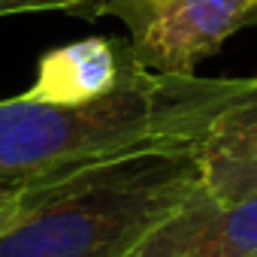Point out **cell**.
Listing matches in <instances>:
<instances>
[{
    "label": "cell",
    "instance_id": "8992f818",
    "mask_svg": "<svg viewBox=\"0 0 257 257\" xmlns=\"http://www.w3.org/2000/svg\"><path fill=\"white\" fill-rule=\"evenodd\" d=\"M236 155H257V88L215 121L203 146V158H236Z\"/></svg>",
    "mask_w": 257,
    "mask_h": 257
},
{
    "label": "cell",
    "instance_id": "7a4b0ae2",
    "mask_svg": "<svg viewBox=\"0 0 257 257\" xmlns=\"http://www.w3.org/2000/svg\"><path fill=\"white\" fill-rule=\"evenodd\" d=\"M25 182L31 206L0 257H124L203 185V149H143Z\"/></svg>",
    "mask_w": 257,
    "mask_h": 257
},
{
    "label": "cell",
    "instance_id": "6da1fadb",
    "mask_svg": "<svg viewBox=\"0 0 257 257\" xmlns=\"http://www.w3.org/2000/svg\"><path fill=\"white\" fill-rule=\"evenodd\" d=\"M257 88V76H173L134 67L88 100H0V182H25L143 149L206 146L215 121Z\"/></svg>",
    "mask_w": 257,
    "mask_h": 257
},
{
    "label": "cell",
    "instance_id": "9c48e42d",
    "mask_svg": "<svg viewBox=\"0 0 257 257\" xmlns=\"http://www.w3.org/2000/svg\"><path fill=\"white\" fill-rule=\"evenodd\" d=\"M85 0H0V19L22 13H46V10H76Z\"/></svg>",
    "mask_w": 257,
    "mask_h": 257
},
{
    "label": "cell",
    "instance_id": "3957f363",
    "mask_svg": "<svg viewBox=\"0 0 257 257\" xmlns=\"http://www.w3.org/2000/svg\"><path fill=\"white\" fill-rule=\"evenodd\" d=\"M82 19H118L140 67L191 76L233 34L257 22V0H85Z\"/></svg>",
    "mask_w": 257,
    "mask_h": 257
},
{
    "label": "cell",
    "instance_id": "ba28073f",
    "mask_svg": "<svg viewBox=\"0 0 257 257\" xmlns=\"http://www.w3.org/2000/svg\"><path fill=\"white\" fill-rule=\"evenodd\" d=\"M28 182H0V236H7L28 212Z\"/></svg>",
    "mask_w": 257,
    "mask_h": 257
},
{
    "label": "cell",
    "instance_id": "277c9868",
    "mask_svg": "<svg viewBox=\"0 0 257 257\" xmlns=\"http://www.w3.org/2000/svg\"><path fill=\"white\" fill-rule=\"evenodd\" d=\"M124 257H257V191L221 200L200 185Z\"/></svg>",
    "mask_w": 257,
    "mask_h": 257
},
{
    "label": "cell",
    "instance_id": "52a82bcc",
    "mask_svg": "<svg viewBox=\"0 0 257 257\" xmlns=\"http://www.w3.org/2000/svg\"><path fill=\"white\" fill-rule=\"evenodd\" d=\"M203 188L221 200L257 191V155L203 158Z\"/></svg>",
    "mask_w": 257,
    "mask_h": 257
},
{
    "label": "cell",
    "instance_id": "5b68a950",
    "mask_svg": "<svg viewBox=\"0 0 257 257\" xmlns=\"http://www.w3.org/2000/svg\"><path fill=\"white\" fill-rule=\"evenodd\" d=\"M137 67L131 46L106 37H88L43 55L34 85L25 91L34 100H88L112 91Z\"/></svg>",
    "mask_w": 257,
    "mask_h": 257
}]
</instances>
